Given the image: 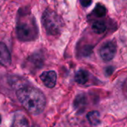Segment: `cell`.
<instances>
[{
	"label": "cell",
	"instance_id": "6da1fadb",
	"mask_svg": "<svg viewBox=\"0 0 127 127\" xmlns=\"http://www.w3.org/2000/svg\"><path fill=\"white\" fill-rule=\"evenodd\" d=\"M16 97L23 107L32 115L41 114L45 107L46 99L44 94L38 89L24 86L16 91Z\"/></svg>",
	"mask_w": 127,
	"mask_h": 127
},
{
	"label": "cell",
	"instance_id": "7a4b0ae2",
	"mask_svg": "<svg viewBox=\"0 0 127 127\" xmlns=\"http://www.w3.org/2000/svg\"><path fill=\"white\" fill-rule=\"evenodd\" d=\"M16 35L19 40L29 42L36 39L38 28L34 17L29 13H20L16 24Z\"/></svg>",
	"mask_w": 127,
	"mask_h": 127
},
{
	"label": "cell",
	"instance_id": "3957f363",
	"mask_svg": "<svg viewBox=\"0 0 127 127\" xmlns=\"http://www.w3.org/2000/svg\"><path fill=\"white\" fill-rule=\"evenodd\" d=\"M42 24L47 33L52 36H58L64 28L63 18L55 11L47 9L42 14Z\"/></svg>",
	"mask_w": 127,
	"mask_h": 127
},
{
	"label": "cell",
	"instance_id": "277c9868",
	"mask_svg": "<svg viewBox=\"0 0 127 127\" xmlns=\"http://www.w3.org/2000/svg\"><path fill=\"white\" fill-rule=\"evenodd\" d=\"M116 45L114 42L108 41L105 42L100 50V54L101 58L104 61H110L112 60L116 54Z\"/></svg>",
	"mask_w": 127,
	"mask_h": 127
},
{
	"label": "cell",
	"instance_id": "5b68a950",
	"mask_svg": "<svg viewBox=\"0 0 127 127\" xmlns=\"http://www.w3.org/2000/svg\"><path fill=\"white\" fill-rule=\"evenodd\" d=\"M40 79L43 82L44 85L46 87H48L49 89H52L56 86L57 73L54 71H44L40 75Z\"/></svg>",
	"mask_w": 127,
	"mask_h": 127
},
{
	"label": "cell",
	"instance_id": "8992f818",
	"mask_svg": "<svg viewBox=\"0 0 127 127\" xmlns=\"http://www.w3.org/2000/svg\"><path fill=\"white\" fill-rule=\"evenodd\" d=\"M11 63V56L7 47L3 42H0V65L9 66Z\"/></svg>",
	"mask_w": 127,
	"mask_h": 127
},
{
	"label": "cell",
	"instance_id": "52a82bcc",
	"mask_svg": "<svg viewBox=\"0 0 127 127\" xmlns=\"http://www.w3.org/2000/svg\"><path fill=\"white\" fill-rule=\"evenodd\" d=\"M11 127H29V124L26 117L20 112L14 115Z\"/></svg>",
	"mask_w": 127,
	"mask_h": 127
},
{
	"label": "cell",
	"instance_id": "ba28073f",
	"mask_svg": "<svg viewBox=\"0 0 127 127\" xmlns=\"http://www.w3.org/2000/svg\"><path fill=\"white\" fill-rule=\"evenodd\" d=\"M89 78V72L84 69H80L79 71H77L74 76L75 81L81 85L86 84L88 82Z\"/></svg>",
	"mask_w": 127,
	"mask_h": 127
},
{
	"label": "cell",
	"instance_id": "9c48e42d",
	"mask_svg": "<svg viewBox=\"0 0 127 127\" xmlns=\"http://www.w3.org/2000/svg\"><path fill=\"white\" fill-rule=\"evenodd\" d=\"M87 119L92 126H97L100 124V115L97 111H92L87 114Z\"/></svg>",
	"mask_w": 127,
	"mask_h": 127
},
{
	"label": "cell",
	"instance_id": "30bf717a",
	"mask_svg": "<svg viewBox=\"0 0 127 127\" xmlns=\"http://www.w3.org/2000/svg\"><path fill=\"white\" fill-rule=\"evenodd\" d=\"M86 103V97L83 95H79L75 98V100L74 101V106L75 109L79 110L80 112L81 109H83V110H84Z\"/></svg>",
	"mask_w": 127,
	"mask_h": 127
},
{
	"label": "cell",
	"instance_id": "8fae6325",
	"mask_svg": "<svg viewBox=\"0 0 127 127\" xmlns=\"http://www.w3.org/2000/svg\"><path fill=\"white\" fill-rule=\"evenodd\" d=\"M92 30L95 33L100 34L106 30V25L103 21H95L92 24Z\"/></svg>",
	"mask_w": 127,
	"mask_h": 127
},
{
	"label": "cell",
	"instance_id": "7c38bea8",
	"mask_svg": "<svg viewBox=\"0 0 127 127\" xmlns=\"http://www.w3.org/2000/svg\"><path fill=\"white\" fill-rule=\"evenodd\" d=\"M94 13L97 17H103L106 13V8L104 5L101 4H97L94 9Z\"/></svg>",
	"mask_w": 127,
	"mask_h": 127
},
{
	"label": "cell",
	"instance_id": "4fadbf2b",
	"mask_svg": "<svg viewBox=\"0 0 127 127\" xmlns=\"http://www.w3.org/2000/svg\"><path fill=\"white\" fill-rule=\"evenodd\" d=\"M92 3V1H80V4L83 6V7H89L91 4Z\"/></svg>",
	"mask_w": 127,
	"mask_h": 127
},
{
	"label": "cell",
	"instance_id": "5bb4252c",
	"mask_svg": "<svg viewBox=\"0 0 127 127\" xmlns=\"http://www.w3.org/2000/svg\"><path fill=\"white\" fill-rule=\"evenodd\" d=\"M113 71H114V68H112V67H109V68H107V69H106V75H108V76H109V75H111L112 74V72H113Z\"/></svg>",
	"mask_w": 127,
	"mask_h": 127
},
{
	"label": "cell",
	"instance_id": "9a60e30c",
	"mask_svg": "<svg viewBox=\"0 0 127 127\" xmlns=\"http://www.w3.org/2000/svg\"><path fill=\"white\" fill-rule=\"evenodd\" d=\"M1 115H0V124H1Z\"/></svg>",
	"mask_w": 127,
	"mask_h": 127
}]
</instances>
